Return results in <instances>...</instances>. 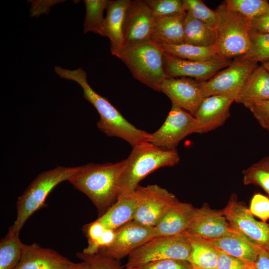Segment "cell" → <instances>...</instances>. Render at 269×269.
Listing matches in <instances>:
<instances>
[{"label": "cell", "mask_w": 269, "mask_h": 269, "mask_svg": "<svg viewBox=\"0 0 269 269\" xmlns=\"http://www.w3.org/2000/svg\"><path fill=\"white\" fill-rule=\"evenodd\" d=\"M54 70L60 78L74 81L81 87L84 98L93 105L100 115L97 125L101 131L108 136L121 138L133 147L148 141L149 133L129 122L107 98L92 88L87 81V74L82 68L70 70L56 66Z\"/></svg>", "instance_id": "obj_1"}, {"label": "cell", "mask_w": 269, "mask_h": 269, "mask_svg": "<svg viewBox=\"0 0 269 269\" xmlns=\"http://www.w3.org/2000/svg\"><path fill=\"white\" fill-rule=\"evenodd\" d=\"M124 164L125 160L115 163H90L81 166L68 181L85 194L102 215L117 200L118 181Z\"/></svg>", "instance_id": "obj_2"}, {"label": "cell", "mask_w": 269, "mask_h": 269, "mask_svg": "<svg viewBox=\"0 0 269 269\" xmlns=\"http://www.w3.org/2000/svg\"><path fill=\"white\" fill-rule=\"evenodd\" d=\"M179 160L176 149L158 146L148 141L134 145L125 159L118 181L119 195L134 191L140 181L152 172L160 167L174 166Z\"/></svg>", "instance_id": "obj_3"}, {"label": "cell", "mask_w": 269, "mask_h": 269, "mask_svg": "<svg viewBox=\"0 0 269 269\" xmlns=\"http://www.w3.org/2000/svg\"><path fill=\"white\" fill-rule=\"evenodd\" d=\"M81 168V166H57L39 174L18 198L16 218L8 232L19 235L27 219L45 205V200L52 190L59 183L68 181Z\"/></svg>", "instance_id": "obj_4"}, {"label": "cell", "mask_w": 269, "mask_h": 269, "mask_svg": "<svg viewBox=\"0 0 269 269\" xmlns=\"http://www.w3.org/2000/svg\"><path fill=\"white\" fill-rule=\"evenodd\" d=\"M115 56L135 79L154 90L160 92V86L169 77L164 69L163 52L152 41L123 47Z\"/></svg>", "instance_id": "obj_5"}, {"label": "cell", "mask_w": 269, "mask_h": 269, "mask_svg": "<svg viewBox=\"0 0 269 269\" xmlns=\"http://www.w3.org/2000/svg\"><path fill=\"white\" fill-rule=\"evenodd\" d=\"M215 10L220 18L214 45L218 56L231 60L246 54L251 47V19L229 10L224 2Z\"/></svg>", "instance_id": "obj_6"}, {"label": "cell", "mask_w": 269, "mask_h": 269, "mask_svg": "<svg viewBox=\"0 0 269 269\" xmlns=\"http://www.w3.org/2000/svg\"><path fill=\"white\" fill-rule=\"evenodd\" d=\"M191 251L190 242L183 234L155 237L133 251L125 266L126 269L164 259L188 261Z\"/></svg>", "instance_id": "obj_7"}, {"label": "cell", "mask_w": 269, "mask_h": 269, "mask_svg": "<svg viewBox=\"0 0 269 269\" xmlns=\"http://www.w3.org/2000/svg\"><path fill=\"white\" fill-rule=\"evenodd\" d=\"M258 63L246 55L234 59L228 67L209 80L202 82L204 98L221 95L235 100L246 81L257 67Z\"/></svg>", "instance_id": "obj_8"}, {"label": "cell", "mask_w": 269, "mask_h": 269, "mask_svg": "<svg viewBox=\"0 0 269 269\" xmlns=\"http://www.w3.org/2000/svg\"><path fill=\"white\" fill-rule=\"evenodd\" d=\"M233 230L246 241L259 248L269 250V224L256 220L249 209L232 194L222 210Z\"/></svg>", "instance_id": "obj_9"}, {"label": "cell", "mask_w": 269, "mask_h": 269, "mask_svg": "<svg viewBox=\"0 0 269 269\" xmlns=\"http://www.w3.org/2000/svg\"><path fill=\"white\" fill-rule=\"evenodd\" d=\"M138 202L134 220L154 227L179 200L167 190L157 185H138L135 189Z\"/></svg>", "instance_id": "obj_10"}, {"label": "cell", "mask_w": 269, "mask_h": 269, "mask_svg": "<svg viewBox=\"0 0 269 269\" xmlns=\"http://www.w3.org/2000/svg\"><path fill=\"white\" fill-rule=\"evenodd\" d=\"M198 122L188 112L172 104L171 109L160 128L150 134L148 142L168 149H176L179 142L192 134H197Z\"/></svg>", "instance_id": "obj_11"}, {"label": "cell", "mask_w": 269, "mask_h": 269, "mask_svg": "<svg viewBox=\"0 0 269 269\" xmlns=\"http://www.w3.org/2000/svg\"><path fill=\"white\" fill-rule=\"evenodd\" d=\"M154 238V227L133 220L115 230V237L112 243L100 248L97 254L120 261Z\"/></svg>", "instance_id": "obj_12"}, {"label": "cell", "mask_w": 269, "mask_h": 269, "mask_svg": "<svg viewBox=\"0 0 269 269\" xmlns=\"http://www.w3.org/2000/svg\"><path fill=\"white\" fill-rule=\"evenodd\" d=\"M155 18L144 0H131L124 25V46L151 41Z\"/></svg>", "instance_id": "obj_13"}, {"label": "cell", "mask_w": 269, "mask_h": 269, "mask_svg": "<svg viewBox=\"0 0 269 269\" xmlns=\"http://www.w3.org/2000/svg\"><path fill=\"white\" fill-rule=\"evenodd\" d=\"M165 73L169 77H186L205 82L228 67L231 60L219 58L210 61H191L177 58L163 52Z\"/></svg>", "instance_id": "obj_14"}, {"label": "cell", "mask_w": 269, "mask_h": 269, "mask_svg": "<svg viewBox=\"0 0 269 269\" xmlns=\"http://www.w3.org/2000/svg\"><path fill=\"white\" fill-rule=\"evenodd\" d=\"M202 81L186 77H169L162 83L160 92L174 104L194 115L204 99Z\"/></svg>", "instance_id": "obj_15"}, {"label": "cell", "mask_w": 269, "mask_h": 269, "mask_svg": "<svg viewBox=\"0 0 269 269\" xmlns=\"http://www.w3.org/2000/svg\"><path fill=\"white\" fill-rule=\"evenodd\" d=\"M188 234L206 239H214L235 232L228 222L222 210H214L205 203L195 208Z\"/></svg>", "instance_id": "obj_16"}, {"label": "cell", "mask_w": 269, "mask_h": 269, "mask_svg": "<svg viewBox=\"0 0 269 269\" xmlns=\"http://www.w3.org/2000/svg\"><path fill=\"white\" fill-rule=\"evenodd\" d=\"M79 265L54 250L37 243L23 244L21 259L14 269H75Z\"/></svg>", "instance_id": "obj_17"}, {"label": "cell", "mask_w": 269, "mask_h": 269, "mask_svg": "<svg viewBox=\"0 0 269 269\" xmlns=\"http://www.w3.org/2000/svg\"><path fill=\"white\" fill-rule=\"evenodd\" d=\"M234 102V99L221 95L204 98L194 115L198 125L197 134L208 133L223 125L230 116Z\"/></svg>", "instance_id": "obj_18"}, {"label": "cell", "mask_w": 269, "mask_h": 269, "mask_svg": "<svg viewBox=\"0 0 269 269\" xmlns=\"http://www.w3.org/2000/svg\"><path fill=\"white\" fill-rule=\"evenodd\" d=\"M131 0H110L104 22V36L110 41L111 51L115 55L124 46V25Z\"/></svg>", "instance_id": "obj_19"}, {"label": "cell", "mask_w": 269, "mask_h": 269, "mask_svg": "<svg viewBox=\"0 0 269 269\" xmlns=\"http://www.w3.org/2000/svg\"><path fill=\"white\" fill-rule=\"evenodd\" d=\"M194 209L191 204L179 201L154 227L155 237L183 234L191 223Z\"/></svg>", "instance_id": "obj_20"}, {"label": "cell", "mask_w": 269, "mask_h": 269, "mask_svg": "<svg viewBox=\"0 0 269 269\" xmlns=\"http://www.w3.org/2000/svg\"><path fill=\"white\" fill-rule=\"evenodd\" d=\"M137 202L135 190L120 194L116 202L97 220L106 228L115 230L134 220Z\"/></svg>", "instance_id": "obj_21"}, {"label": "cell", "mask_w": 269, "mask_h": 269, "mask_svg": "<svg viewBox=\"0 0 269 269\" xmlns=\"http://www.w3.org/2000/svg\"><path fill=\"white\" fill-rule=\"evenodd\" d=\"M200 238L218 251L237 258L250 265H254L260 249L246 241L237 233L214 239Z\"/></svg>", "instance_id": "obj_22"}, {"label": "cell", "mask_w": 269, "mask_h": 269, "mask_svg": "<svg viewBox=\"0 0 269 269\" xmlns=\"http://www.w3.org/2000/svg\"><path fill=\"white\" fill-rule=\"evenodd\" d=\"M269 100V72L258 66L246 81L235 102L248 108L251 105Z\"/></svg>", "instance_id": "obj_23"}, {"label": "cell", "mask_w": 269, "mask_h": 269, "mask_svg": "<svg viewBox=\"0 0 269 269\" xmlns=\"http://www.w3.org/2000/svg\"><path fill=\"white\" fill-rule=\"evenodd\" d=\"M185 13L155 18L151 41L157 44L184 43Z\"/></svg>", "instance_id": "obj_24"}, {"label": "cell", "mask_w": 269, "mask_h": 269, "mask_svg": "<svg viewBox=\"0 0 269 269\" xmlns=\"http://www.w3.org/2000/svg\"><path fill=\"white\" fill-rule=\"evenodd\" d=\"M184 43L200 47L215 45L217 29L186 12L184 21Z\"/></svg>", "instance_id": "obj_25"}, {"label": "cell", "mask_w": 269, "mask_h": 269, "mask_svg": "<svg viewBox=\"0 0 269 269\" xmlns=\"http://www.w3.org/2000/svg\"><path fill=\"white\" fill-rule=\"evenodd\" d=\"M157 44L163 52L181 59L210 61L221 58L218 56L214 46L200 47L185 43L179 44Z\"/></svg>", "instance_id": "obj_26"}, {"label": "cell", "mask_w": 269, "mask_h": 269, "mask_svg": "<svg viewBox=\"0 0 269 269\" xmlns=\"http://www.w3.org/2000/svg\"><path fill=\"white\" fill-rule=\"evenodd\" d=\"M191 246L188 261L192 269H216L219 251L200 238L184 232Z\"/></svg>", "instance_id": "obj_27"}, {"label": "cell", "mask_w": 269, "mask_h": 269, "mask_svg": "<svg viewBox=\"0 0 269 269\" xmlns=\"http://www.w3.org/2000/svg\"><path fill=\"white\" fill-rule=\"evenodd\" d=\"M23 243L19 235L8 232L0 242V269H14L19 263Z\"/></svg>", "instance_id": "obj_28"}, {"label": "cell", "mask_w": 269, "mask_h": 269, "mask_svg": "<svg viewBox=\"0 0 269 269\" xmlns=\"http://www.w3.org/2000/svg\"><path fill=\"white\" fill-rule=\"evenodd\" d=\"M110 0H85L86 16L84 24V32L89 31L104 36L105 18L103 13L107 9Z\"/></svg>", "instance_id": "obj_29"}, {"label": "cell", "mask_w": 269, "mask_h": 269, "mask_svg": "<svg viewBox=\"0 0 269 269\" xmlns=\"http://www.w3.org/2000/svg\"><path fill=\"white\" fill-rule=\"evenodd\" d=\"M242 173L244 184L259 186L269 195V155L253 163Z\"/></svg>", "instance_id": "obj_30"}, {"label": "cell", "mask_w": 269, "mask_h": 269, "mask_svg": "<svg viewBox=\"0 0 269 269\" xmlns=\"http://www.w3.org/2000/svg\"><path fill=\"white\" fill-rule=\"evenodd\" d=\"M224 2L229 10L250 19L266 14L269 8L266 0H226Z\"/></svg>", "instance_id": "obj_31"}, {"label": "cell", "mask_w": 269, "mask_h": 269, "mask_svg": "<svg viewBox=\"0 0 269 269\" xmlns=\"http://www.w3.org/2000/svg\"><path fill=\"white\" fill-rule=\"evenodd\" d=\"M182 2L186 12L217 29L220 18L215 10L211 9L200 0H182Z\"/></svg>", "instance_id": "obj_32"}, {"label": "cell", "mask_w": 269, "mask_h": 269, "mask_svg": "<svg viewBox=\"0 0 269 269\" xmlns=\"http://www.w3.org/2000/svg\"><path fill=\"white\" fill-rule=\"evenodd\" d=\"M155 18L186 13L182 0H144Z\"/></svg>", "instance_id": "obj_33"}, {"label": "cell", "mask_w": 269, "mask_h": 269, "mask_svg": "<svg viewBox=\"0 0 269 269\" xmlns=\"http://www.w3.org/2000/svg\"><path fill=\"white\" fill-rule=\"evenodd\" d=\"M251 47L245 55L257 62L269 60V34L251 32Z\"/></svg>", "instance_id": "obj_34"}, {"label": "cell", "mask_w": 269, "mask_h": 269, "mask_svg": "<svg viewBox=\"0 0 269 269\" xmlns=\"http://www.w3.org/2000/svg\"><path fill=\"white\" fill-rule=\"evenodd\" d=\"M79 259L89 262L94 269H126L122 266L120 261H118L99 254H88L83 252L76 253Z\"/></svg>", "instance_id": "obj_35"}, {"label": "cell", "mask_w": 269, "mask_h": 269, "mask_svg": "<svg viewBox=\"0 0 269 269\" xmlns=\"http://www.w3.org/2000/svg\"><path fill=\"white\" fill-rule=\"evenodd\" d=\"M106 229L104 225L97 220L83 227V231L88 241V245L83 250V253L95 254L96 245Z\"/></svg>", "instance_id": "obj_36"}, {"label": "cell", "mask_w": 269, "mask_h": 269, "mask_svg": "<svg viewBox=\"0 0 269 269\" xmlns=\"http://www.w3.org/2000/svg\"><path fill=\"white\" fill-rule=\"evenodd\" d=\"M249 212L267 223L269 220V198L260 193L255 194L250 202Z\"/></svg>", "instance_id": "obj_37"}, {"label": "cell", "mask_w": 269, "mask_h": 269, "mask_svg": "<svg viewBox=\"0 0 269 269\" xmlns=\"http://www.w3.org/2000/svg\"><path fill=\"white\" fill-rule=\"evenodd\" d=\"M131 269H192V268L188 261L164 259L149 262Z\"/></svg>", "instance_id": "obj_38"}, {"label": "cell", "mask_w": 269, "mask_h": 269, "mask_svg": "<svg viewBox=\"0 0 269 269\" xmlns=\"http://www.w3.org/2000/svg\"><path fill=\"white\" fill-rule=\"evenodd\" d=\"M248 109L259 124L269 132V100L255 103Z\"/></svg>", "instance_id": "obj_39"}, {"label": "cell", "mask_w": 269, "mask_h": 269, "mask_svg": "<svg viewBox=\"0 0 269 269\" xmlns=\"http://www.w3.org/2000/svg\"><path fill=\"white\" fill-rule=\"evenodd\" d=\"M247 264L237 258L219 251L216 269H241Z\"/></svg>", "instance_id": "obj_40"}, {"label": "cell", "mask_w": 269, "mask_h": 269, "mask_svg": "<svg viewBox=\"0 0 269 269\" xmlns=\"http://www.w3.org/2000/svg\"><path fill=\"white\" fill-rule=\"evenodd\" d=\"M251 32L269 34V14H265L251 19Z\"/></svg>", "instance_id": "obj_41"}, {"label": "cell", "mask_w": 269, "mask_h": 269, "mask_svg": "<svg viewBox=\"0 0 269 269\" xmlns=\"http://www.w3.org/2000/svg\"><path fill=\"white\" fill-rule=\"evenodd\" d=\"M254 266L256 269H269V250L260 248Z\"/></svg>", "instance_id": "obj_42"}, {"label": "cell", "mask_w": 269, "mask_h": 269, "mask_svg": "<svg viewBox=\"0 0 269 269\" xmlns=\"http://www.w3.org/2000/svg\"><path fill=\"white\" fill-rule=\"evenodd\" d=\"M75 269H94L92 265L87 261H82Z\"/></svg>", "instance_id": "obj_43"}, {"label": "cell", "mask_w": 269, "mask_h": 269, "mask_svg": "<svg viewBox=\"0 0 269 269\" xmlns=\"http://www.w3.org/2000/svg\"><path fill=\"white\" fill-rule=\"evenodd\" d=\"M261 65L269 72V60L262 63Z\"/></svg>", "instance_id": "obj_44"}, {"label": "cell", "mask_w": 269, "mask_h": 269, "mask_svg": "<svg viewBox=\"0 0 269 269\" xmlns=\"http://www.w3.org/2000/svg\"><path fill=\"white\" fill-rule=\"evenodd\" d=\"M241 269H256L255 266L253 265L247 264L243 267Z\"/></svg>", "instance_id": "obj_45"}, {"label": "cell", "mask_w": 269, "mask_h": 269, "mask_svg": "<svg viewBox=\"0 0 269 269\" xmlns=\"http://www.w3.org/2000/svg\"><path fill=\"white\" fill-rule=\"evenodd\" d=\"M266 14H269V9H268V11H267V12Z\"/></svg>", "instance_id": "obj_46"}]
</instances>
